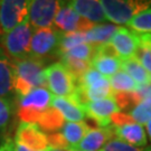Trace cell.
<instances>
[{"label":"cell","instance_id":"obj_15","mask_svg":"<svg viewBox=\"0 0 151 151\" xmlns=\"http://www.w3.org/2000/svg\"><path fill=\"white\" fill-rule=\"evenodd\" d=\"M113 131L114 137L118 140L125 142L130 146L142 148V147H146L148 143L146 130L141 124L131 123L122 125V127H113Z\"/></svg>","mask_w":151,"mask_h":151},{"label":"cell","instance_id":"obj_2","mask_svg":"<svg viewBox=\"0 0 151 151\" xmlns=\"http://www.w3.org/2000/svg\"><path fill=\"white\" fill-rule=\"evenodd\" d=\"M53 94L46 87L34 88L27 95L18 99L17 115L25 123L37 124L42 114L50 106Z\"/></svg>","mask_w":151,"mask_h":151},{"label":"cell","instance_id":"obj_25","mask_svg":"<svg viewBox=\"0 0 151 151\" xmlns=\"http://www.w3.org/2000/svg\"><path fill=\"white\" fill-rule=\"evenodd\" d=\"M60 58L62 60L60 63L70 72V74L73 76L76 83L81 80V77L85 74V72L91 67V63H88V62L75 60V58H70V57H66V56H62Z\"/></svg>","mask_w":151,"mask_h":151},{"label":"cell","instance_id":"obj_32","mask_svg":"<svg viewBox=\"0 0 151 151\" xmlns=\"http://www.w3.org/2000/svg\"><path fill=\"white\" fill-rule=\"evenodd\" d=\"M47 141H48V147L53 149H60V150L68 151L70 150L68 143L64 139L63 134L60 132H55V133H49L47 135Z\"/></svg>","mask_w":151,"mask_h":151},{"label":"cell","instance_id":"obj_19","mask_svg":"<svg viewBox=\"0 0 151 151\" xmlns=\"http://www.w3.org/2000/svg\"><path fill=\"white\" fill-rule=\"evenodd\" d=\"M50 105L56 109L68 122H81L85 119V113L83 109L70 99L53 96Z\"/></svg>","mask_w":151,"mask_h":151},{"label":"cell","instance_id":"obj_39","mask_svg":"<svg viewBox=\"0 0 151 151\" xmlns=\"http://www.w3.org/2000/svg\"><path fill=\"white\" fill-rule=\"evenodd\" d=\"M70 151H80V150H70Z\"/></svg>","mask_w":151,"mask_h":151},{"label":"cell","instance_id":"obj_28","mask_svg":"<svg viewBox=\"0 0 151 151\" xmlns=\"http://www.w3.org/2000/svg\"><path fill=\"white\" fill-rule=\"evenodd\" d=\"M94 53H95V46H93L88 43H83L73 47V48H70L66 53L60 55V57L66 56V57H70V58H75V60L91 63L92 58L94 56Z\"/></svg>","mask_w":151,"mask_h":151},{"label":"cell","instance_id":"obj_26","mask_svg":"<svg viewBox=\"0 0 151 151\" xmlns=\"http://www.w3.org/2000/svg\"><path fill=\"white\" fill-rule=\"evenodd\" d=\"M135 34H151V8L140 12L128 24Z\"/></svg>","mask_w":151,"mask_h":151},{"label":"cell","instance_id":"obj_8","mask_svg":"<svg viewBox=\"0 0 151 151\" xmlns=\"http://www.w3.org/2000/svg\"><path fill=\"white\" fill-rule=\"evenodd\" d=\"M29 1L2 0L0 1V35H6L28 18Z\"/></svg>","mask_w":151,"mask_h":151},{"label":"cell","instance_id":"obj_11","mask_svg":"<svg viewBox=\"0 0 151 151\" xmlns=\"http://www.w3.org/2000/svg\"><path fill=\"white\" fill-rule=\"evenodd\" d=\"M91 66L103 76L114 75L121 68V58L115 53L110 43L95 47V53L91 60Z\"/></svg>","mask_w":151,"mask_h":151},{"label":"cell","instance_id":"obj_37","mask_svg":"<svg viewBox=\"0 0 151 151\" xmlns=\"http://www.w3.org/2000/svg\"><path fill=\"white\" fill-rule=\"evenodd\" d=\"M0 151H4V147H2V146L0 147Z\"/></svg>","mask_w":151,"mask_h":151},{"label":"cell","instance_id":"obj_6","mask_svg":"<svg viewBox=\"0 0 151 151\" xmlns=\"http://www.w3.org/2000/svg\"><path fill=\"white\" fill-rule=\"evenodd\" d=\"M45 77L49 92H52L57 97L70 99L77 86V83L73 76L60 62L53 63L46 67Z\"/></svg>","mask_w":151,"mask_h":151},{"label":"cell","instance_id":"obj_31","mask_svg":"<svg viewBox=\"0 0 151 151\" xmlns=\"http://www.w3.org/2000/svg\"><path fill=\"white\" fill-rule=\"evenodd\" d=\"M101 151H151V146H146L143 148L133 147L118 139H112L103 147Z\"/></svg>","mask_w":151,"mask_h":151},{"label":"cell","instance_id":"obj_29","mask_svg":"<svg viewBox=\"0 0 151 151\" xmlns=\"http://www.w3.org/2000/svg\"><path fill=\"white\" fill-rule=\"evenodd\" d=\"M83 43H86L85 32H68V34H63L62 39H60L58 57L62 54L66 53L67 50H70V48H73V47H75V46Z\"/></svg>","mask_w":151,"mask_h":151},{"label":"cell","instance_id":"obj_30","mask_svg":"<svg viewBox=\"0 0 151 151\" xmlns=\"http://www.w3.org/2000/svg\"><path fill=\"white\" fill-rule=\"evenodd\" d=\"M12 100L0 97V132H6L12 116Z\"/></svg>","mask_w":151,"mask_h":151},{"label":"cell","instance_id":"obj_21","mask_svg":"<svg viewBox=\"0 0 151 151\" xmlns=\"http://www.w3.org/2000/svg\"><path fill=\"white\" fill-rule=\"evenodd\" d=\"M91 129L90 125L84 122H67L64 124V127L60 130V133L63 134L64 139L68 143L70 150H75V148L78 146V143L84 138V135L87 133V131Z\"/></svg>","mask_w":151,"mask_h":151},{"label":"cell","instance_id":"obj_9","mask_svg":"<svg viewBox=\"0 0 151 151\" xmlns=\"http://www.w3.org/2000/svg\"><path fill=\"white\" fill-rule=\"evenodd\" d=\"M60 5V1H54V0L29 1L28 20L32 28L42 29V28L52 27Z\"/></svg>","mask_w":151,"mask_h":151},{"label":"cell","instance_id":"obj_4","mask_svg":"<svg viewBox=\"0 0 151 151\" xmlns=\"http://www.w3.org/2000/svg\"><path fill=\"white\" fill-rule=\"evenodd\" d=\"M101 5L106 19L114 25L129 24L140 12L150 8L151 1L141 0H103Z\"/></svg>","mask_w":151,"mask_h":151},{"label":"cell","instance_id":"obj_14","mask_svg":"<svg viewBox=\"0 0 151 151\" xmlns=\"http://www.w3.org/2000/svg\"><path fill=\"white\" fill-rule=\"evenodd\" d=\"M112 139H115L112 125L105 128H92L75 148L80 151H101L103 147Z\"/></svg>","mask_w":151,"mask_h":151},{"label":"cell","instance_id":"obj_38","mask_svg":"<svg viewBox=\"0 0 151 151\" xmlns=\"http://www.w3.org/2000/svg\"><path fill=\"white\" fill-rule=\"evenodd\" d=\"M2 52H4V50H2V49H1V47H0V54H1Z\"/></svg>","mask_w":151,"mask_h":151},{"label":"cell","instance_id":"obj_7","mask_svg":"<svg viewBox=\"0 0 151 151\" xmlns=\"http://www.w3.org/2000/svg\"><path fill=\"white\" fill-rule=\"evenodd\" d=\"M54 26L63 34L86 32L94 27V24L86 20L76 12L70 1H60V8L54 19Z\"/></svg>","mask_w":151,"mask_h":151},{"label":"cell","instance_id":"obj_23","mask_svg":"<svg viewBox=\"0 0 151 151\" xmlns=\"http://www.w3.org/2000/svg\"><path fill=\"white\" fill-rule=\"evenodd\" d=\"M110 84L113 93H129L138 91L140 87L124 70H120L110 78Z\"/></svg>","mask_w":151,"mask_h":151},{"label":"cell","instance_id":"obj_35","mask_svg":"<svg viewBox=\"0 0 151 151\" xmlns=\"http://www.w3.org/2000/svg\"><path fill=\"white\" fill-rule=\"evenodd\" d=\"M146 127H147V132H148V135H149V138H150V140H151V120L148 122V123H146Z\"/></svg>","mask_w":151,"mask_h":151},{"label":"cell","instance_id":"obj_34","mask_svg":"<svg viewBox=\"0 0 151 151\" xmlns=\"http://www.w3.org/2000/svg\"><path fill=\"white\" fill-rule=\"evenodd\" d=\"M14 145H15V151H29L28 149H26L25 147L20 146V145H17L14 142Z\"/></svg>","mask_w":151,"mask_h":151},{"label":"cell","instance_id":"obj_27","mask_svg":"<svg viewBox=\"0 0 151 151\" xmlns=\"http://www.w3.org/2000/svg\"><path fill=\"white\" fill-rule=\"evenodd\" d=\"M129 114L135 123L141 125L148 123L151 120V95L142 100L137 106L130 111Z\"/></svg>","mask_w":151,"mask_h":151},{"label":"cell","instance_id":"obj_5","mask_svg":"<svg viewBox=\"0 0 151 151\" xmlns=\"http://www.w3.org/2000/svg\"><path fill=\"white\" fill-rule=\"evenodd\" d=\"M62 36L63 32L55 27L35 29L30 40L29 56L44 62L52 57H58Z\"/></svg>","mask_w":151,"mask_h":151},{"label":"cell","instance_id":"obj_3","mask_svg":"<svg viewBox=\"0 0 151 151\" xmlns=\"http://www.w3.org/2000/svg\"><path fill=\"white\" fill-rule=\"evenodd\" d=\"M32 36V29L27 18L12 30L1 36L2 50L11 60L25 58L29 56Z\"/></svg>","mask_w":151,"mask_h":151},{"label":"cell","instance_id":"obj_33","mask_svg":"<svg viewBox=\"0 0 151 151\" xmlns=\"http://www.w3.org/2000/svg\"><path fill=\"white\" fill-rule=\"evenodd\" d=\"M4 147V151H15V145H14V141L7 138L5 141V143L2 145Z\"/></svg>","mask_w":151,"mask_h":151},{"label":"cell","instance_id":"obj_13","mask_svg":"<svg viewBox=\"0 0 151 151\" xmlns=\"http://www.w3.org/2000/svg\"><path fill=\"white\" fill-rule=\"evenodd\" d=\"M110 44L121 60L135 56L139 49V35L128 28L119 27L115 32Z\"/></svg>","mask_w":151,"mask_h":151},{"label":"cell","instance_id":"obj_16","mask_svg":"<svg viewBox=\"0 0 151 151\" xmlns=\"http://www.w3.org/2000/svg\"><path fill=\"white\" fill-rule=\"evenodd\" d=\"M70 6L81 17L85 18L92 24H102L106 22V17L101 5L96 0H74L70 1Z\"/></svg>","mask_w":151,"mask_h":151},{"label":"cell","instance_id":"obj_1","mask_svg":"<svg viewBox=\"0 0 151 151\" xmlns=\"http://www.w3.org/2000/svg\"><path fill=\"white\" fill-rule=\"evenodd\" d=\"M14 67V91L18 99L27 95L34 88L47 85L45 77V62L27 56L11 60Z\"/></svg>","mask_w":151,"mask_h":151},{"label":"cell","instance_id":"obj_17","mask_svg":"<svg viewBox=\"0 0 151 151\" xmlns=\"http://www.w3.org/2000/svg\"><path fill=\"white\" fill-rule=\"evenodd\" d=\"M121 68L135 82V84L140 88L151 86V74L143 67L137 56L121 60Z\"/></svg>","mask_w":151,"mask_h":151},{"label":"cell","instance_id":"obj_22","mask_svg":"<svg viewBox=\"0 0 151 151\" xmlns=\"http://www.w3.org/2000/svg\"><path fill=\"white\" fill-rule=\"evenodd\" d=\"M65 124V119L63 118V115L53 108L52 105L49 106L40 116V119L38 120L37 125L38 128L45 132L48 133H55V132H60L62 128Z\"/></svg>","mask_w":151,"mask_h":151},{"label":"cell","instance_id":"obj_12","mask_svg":"<svg viewBox=\"0 0 151 151\" xmlns=\"http://www.w3.org/2000/svg\"><path fill=\"white\" fill-rule=\"evenodd\" d=\"M121 112L113 97L103 99L100 101L87 103L84 106L85 116L99 125V128H105L111 125V116Z\"/></svg>","mask_w":151,"mask_h":151},{"label":"cell","instance_id":"obj_20","mask_svg":"<svg viewBox=\"0 0 151 151\" xmlns=\"http://www.w3.org/2000/svg\"><path fill=\"white\" fill-rule=\"evenodd\" d=\"M118 26L114 24H99L94 25L88 32H85V39L86 43L91 44L93 46H100L103 44L110 43L111 38L115 32L118 30Z\"/></svg>","mask_w":151,"mask_h":151},{"label":"cell","instance_id":"obj_36","mask_svg":"<svg viewBox=\"0 0 151 151\" xmlns=\"http://www.w3.org/2000/svg\"><path fill=\"white\" fill-rule=\"evenodd\" d=\"M48 151H65V150H60V149H53V148H49ZM70 151V150H68Z\"/></svg>","mask_w":151,"mask_h":151},{"label":"cell","instance_id":"obj_18","mask_svg":"<svg viewBox=\"0 0 151 151\" xmlns=\"http://www.w3.org/2000/svg\"><path fill=\"white\" fill-rule=\"evenodd\" d=\"M14 94V67L11 60L2 52L0 54V97L12 100Z\"/></svg>","mask_w":151,"mask_h":151},{"label":"cell","instance_id":"obj_24","mask_svg":"<svg viewBox=\"0 0 151 151\" xmlns=\"http://www.w3.org/2000/svg\"><path fill=\"white\" fill-rule=\"evenodd\" d=\"M135 56L151 74V34L139 35V49Z\"/></svg>","mask_w":151,"mask_h":151},{"label":"cell","instance_id":"obj_10","mask_svg":"<svg viewBox=\"0 0 151 151\" xmlns=\"http://www.w3.org/2000/svg\"><path fill=\"white\" fill-rule=\"evenodd\" d=\"M15 143L25 147L29 151H48L47 134L38 128L37 124L20 122L16 130Z\"/></svg>","mask_w":151,"mask_h":151}]
</instances>
